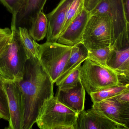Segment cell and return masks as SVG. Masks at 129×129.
<instances>
[{"label": "cell", "mask_w": 129, "mask_h": 129, "mask_svg": "<svg viewBox=\"0 0 129 129\" xmlns=\"http://www.w3.org/2000/svg\"><path fill=\"white\" fill-rule=\"evenodd\" d=\"M114 50L113 45L98 49L88 50L87 58L102 66H109L107 64L108 61Z\"/></svg>", "instance_id": "obj_19"}, {"label": "cell", "mask_w": 129, "mask_h": 129, "mask_svg": "<svg viewBox=\"0 0 129 129\" xmlns=\"http://www.w3.org/2000/svg\"><path fill=\"white\" fill-rule=\"evenodd\" d=\"M11 30L10 38L0 52V73L7 81H19L22 78L28 58L13 19Z\"/></svg>", "instance_id": "obj_2"}, {"label": "cell", "mask_w": 129, "mask_h": 129, "mask_svg": "<svg viewBox=\"0 0 129 129\" xmlns=\"http://www.w3.org/2000/svg\"><path fill=\"white\" fill-rule=\"evenodd\" d=\"M127 45H129V38L128 39V41H127Z\"/></svg>", "instance_id": "obj_32"}, {"label": "cell", "mask_w": 129, "mask_h": 129, "mask_svg": "<svg viewBox=\"0 0 129 129\" xmlns=\"http://www.w3.org/2000/svg\"><path fill=\"white\" fill-rule=\"evenodd\" d=\"M6 81L0 73V88L4 89V85Z\"/></svg>", "instance_id": "obj_31"}, {"label": "cell", "mask_w": 129, "mask_h": 129, "mask_svg": "<svg viewBox=\"0 0 129 129\" xmlns=\"http://www.w3.org/2000/svg\"><path fill=\"white\" fill-rule=\"evenodd\" d=\"M116 33L113 21L108 15H90L83 35L82 42L88 50L104 47L114 43Z\"/></svg>", "instance_id": "obj_5"}, {"label": "cell", "mask_w": 129, "mask_h": 129, "mask_svg": "<svg viewBox=\"0 0 129 129\" xmlns=\"http://www.w3.org/2000/svg\"><path fill=\"white\" fill-rule=\"evenodd\" d=\"M124 1L127 19V25L128 24H129V0H124Z\"/></svg>", "instance_id": "obj_30"}, {"label": "cell", "mask_w": 129, "mask_h": 129, "mask_svg": "<svg viewBox=\"0 0 129 129\" xmlns=\"http://www.w3.org/2000/svg\"><path fill=\"white\" fill-rule=\"evenodd\" d=\"M4 89L7 97L10 114L9 125L7 128L22 129L23 107L22 92L17 81H6Z\"/></svg>", "instance_id": "obj_7"}, {"label": "cell", "mask_w": 129, "mask_h": 129, "mask_svg": "<svg viewBox=\"0 0 129 129\" xmlns=\"http://www.w3.org/2000/svg\"><path fill=\"white\" fill-rule=\"evenodd\" d=\"M129 90V83L126 84L110 87L96 92L91 93L89 95L93 103L100 102L106 99L115 97Z\"/></svg>", "instance_id": "obj_18"}, {"label": "cell", "mask_w": 129, "mask_h": 129, "mask_svg": "<svg viewBox=\"0 0 129 129\" xmlns=\"http://www.w3.org/2000/svg\"><path fill=\"white\" fill-rule=\"evenodd\" d=\"M78 116L53 96L45 101L36 123L41 129H77Z\"/></svg>", "instance_id": "obj_3"}, {"label": "cell", "mask_w": 129, "mask_h": 129, "mask_svg": "<svg viewBox=\"0 0 129 129\" xmlns=\"http://www.w3.org/2000/svg\"><path fill=\"white\" fill-rule=\"evenodd\" d=\"M115 71L119 76L120 79L129 81V58Z\"/></svg>", "instance_id": "obj_27"}, {"label": "cell", "mask_w": 129, "mask_h": 129, "mask_svg": "<svg viewBox=\"0 0 129 129\" xmlns=\"http://www.w3.org/2000/svg\"><path fill=\"white\" fill-rule=\"evenodd\" d=\"M11 32V29L0 28V52L4 49L9 41Z\"/></svg>", "instance_id": "obj_26"}, {"label": "cell", "mask_w": 129, "mask_h": 129, "mask_svg": "<svg viewBox=\"0 0 129 129\" xmlns=\"http://www.w3.org/2000/svg\"><path fill=\"white\" fill-rule=\"evenodd\" d=\"M47 0H25L19 12L12 16L17 27H25L29 30L33 21L42 11Z\"/></svg>", "instance_id": "obj_13"}, {"label": "cell", "mask_w": 129, "mask_h": 129, "mask_svg": "<svg viewBox=\"0 0 129 129\" xmlns=\"http://www.w3.org/2000/svg\"><path fill=\"white\" fill-rule=\"evenodd\" d=\"M73 1L61 0L56 7L46 15L48 20L47 42H57L65 22L68 8Z\"/></svg>", "instance_id": "obj_9"}, {"label": "cell", "mask_w": 129, "mask_h": 129, "mask_svg": "<svg viewBox=\"0 0 129 129\" xmlns=\"http://www.w3.org/2000/svg\"><path fill=\"white\" fill-rule=\"evenodd\" d=\"M25 0H0L8 10L11 13L13 16H15L19 12Z\"/></svg>", "instance_id": "obj_24"}, {"label": "cell", "mask_w": 129, "mask_h": 129, "mask_svg": "<svg viewBox=\"0 0 129 129\" xmlns=\"http://www.w3.org/2000/svg\"><path fill=\"white\" fill-rule=\"evenodd\" d=\"M17 82L23 104L22 129H31L45 101L54 96V83L35 58L27 60L22 78Z\"/></svg>", "instance_id": "obj_1"}, {"label": "cell", "mask_w": 129, "mask_h": 129, "mask_svg": "<svg viewBox=\"0 0 129 129\" xmlns=\"http://www.w3.org/2000/svg\"><path fill=\"white\" fill-rule=\"evenodd\" d=\"M90 14L108 15L113 21L116 32L121 29L124 22L126 25L127 23L124 0H101Z\"/></svg>", "instance_id": "obj_10"}, {"label": "cell", "mask_w": 129, "mask_h": 129, "mask_svg": "<svg viewBox=\"0 0 129 129\" xmlns=\"http://www.w3.org/2000/svg\"><path fill=\"white\" fill-rule=\"evenodd\" d=\"M91 108L112 121L126 127L121 121L120 103L117 102L114 98L93 103Z\"/></svg>", "instance_id": "obj_15"}, {"label": "cell", "mask_w": 129, "mask_h": 129, "mask_svg": "<svg viewBox=\"0 0 129 129\" xmlns=\"http://www.w3.org/2000/svg\"><path fill=\"white\" fill-rule=\"evenodd\" d=\"M101 1V0H84V9L90 13Z\"/></svg>", "instance_id": "obj_28"}, {"label": "cell", "mask_w": 129, "mask_h": 129, "mask_svg": "<svg viewBox=\"0 0 129 129\" xmlns=\"http://www.w3.org/2000/svg\"><path fill=\"white\" fill-rule=\"evenodd\" d=\"M114 98L119 103H125L129 102V90L119 95Z\"/></svg>", "instance_id": "obj_29"}, {"label": "cell", "mask_w": 129, "mask_h": 129, "mask_svg": "<svg viewBox=\"0 0 129 129\" xmlns=\"http://www.w3.org/2000/svg\"><path fill=\"white\" fill-rule=\"evenodd\" d=\"M83 8L84 0H74L68 8L65 22L60 35L64 32L71 23L82 12Z\"/></svg>", "instance_id": "obj_20"}, {"label": "cell", "mask_w": 129, "mask_h": 129, "mask_svg": "<svg viewBox=\"0 0 129 129\" xmlns=\"http://www.w3.org/2000/svg\"><path fill=\"white\" fill-rule=\"evenodd\" d=\"M0 119L6 121L10 120L7 97L4 89L0 88Z\"/></svg>", "instance_id": "obj_23"}, {"label": "cell", "mask_w": 129, "mask_h": 129, "mask_svg": "<svg viewBox=\"0 0 129 129\" xmlns=\"http://www.w3.org/2000/svg\"><path fill=\"white\" fill-rule=\"evenodd\" d=\"M88 50L82 42L72 47L71 55L65 65L62 73L56 82L57 86L88 58Z\"/></svg>", "instance_id": "obj_14"}, {"label": "cell", "mask_w": 129, "mask_h": 129, "mask_svg": "<svg viewBox=\"0 0 129 129\" xmlns=\"http://www.w3.org/2000/svg\"><path fill=\"white\" fill-rule=\"evenodd\" d=\"M81 65H79L72 71L58 85V89H68L75 87L80 81Z\"/></svg>", "instance_id": "obj_22"}, {"label": "cell", "mask_w": 129, "mask_h": 129, "mask_svg": "<svg viewBox=\"0 0 129 129\" xmlns=\"http://www.w3.org/2000/svg\"><path fill=\"white\" fill-rule=\"evenodd\" d=\"M120 106L121 121L129 129V102L120 103Z\"/></svg>", "instance_id": "obj_25"}, {"label": "cell", "mask_w": 129, "mask_h": 129, "mask_svg": "<svg viewBox=\"0 0 129 129\" xmlns=\"http://www.w3.org/2000/svg\"><path fill=\"white\" fill-rule=\"evenodd\" d=\"M90 16V13L83 8L60 35L57 42L71 47L82 42L83 35Z\"/></svg>", "instance_id": "obj_11"}, {"label": "cell", "mask_w": 129, "mask_h": 129, "mask_svg": "<svg viewBox=\"0 0 129 129\" xmlns=\"http://www.w3.org/2000/svg\"><path fill=\"white\" fill-rule=\"evenodd\" d=\"M80 81L86 91L89 95L123 84L115 70L89 58L85 60L81 67Z\"/></svg>", "instance_id": "obj_4"}, {"label": "cell", "mask_w": 129, "mask_h": 129, "mask_svg": "<svg viewBox=\"0 0 129 129\" xmlns=\"http://www.w3.org/2000/svg\"><path fill=\"white\" fill-rule=\"evenodd\" d=\"M127 129L91 108L78 114L77 129Z\"/></svg>", "instance_id": "obj_8"}, {"label": "cell", "mask_w": 129, "mask_h": 129, "mask_svg": "<svg viewBox=\"0 0 129 129\" xmlns=\"http://www.w3.org/2000/svg\"><path fill=\"white\" fill-rule=\"evenodd\" d=\"M129 57V47L123 50H114L108 61V65L113 69L116 70Z\"/></svg>", "instance_id": "obj_21"}, {"label": "cell", "mask_w": 129, "mask_h": 129, "mask_svg": "<svg viewBox=\"0 0 129 129\" xmlns=\"http://www.w3.org/2000/svg\"><path fill=\"white\" fill-rule=\"evenodd\" d=\"M72 49L71 46L57 42L39 45V60L54 83L62 73Z\"/></svg>", "instance_id": "obj_6"}, {"label": "cell", "mask_w": 129, "mask_h": 129, "mask_svg": "<svg viewBox=\"0 0 129 129\" xmlns=\"http://www.w3.org/2000/svg\"><path fill=\"white\" fill-rule=\"evenodd\" d=\"M48 29L47 15L41 11L33 21L28 31L29 35L36 41L43 40L46 36Z\"/></svg>", "instance_id": "obj_16"}, {"label": "cell", "mask_w": 129, "mask_h": 129, "mask_svg": "<svg viewBox=\"0 0 129 129\" xmlns=\"http://www.w3.org/2000/svg\"><path fill=\"white\" fill-rule=\"evenodd\" d=\"M18 32L23 47L28 58H39V44L29 35L28 30L25 27H18Z\"/></svg>", "instance_id": "obj_17"}, {"label": "cell", "mask_w": 129, "mask_h": 129, "mask_svg": "<svg viewBox=\"0 0 129 129\" xmlns=\"http://www.w3.org/2000/svg\"><path fill=\"white\" fill-rule=\"evenodd\" d=\"M85 91L80 81L73 88L58 89L56 97L59 102L79 114L84 110Z\"/></svg>", "instance_id": "obj_12"}]
</instances>
